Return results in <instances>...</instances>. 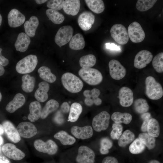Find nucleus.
Masks as SVG:
<instances>
[{"instance_id": "7ed1b4c3", "label": "nucleus", "mask_w": 163, "mask_h": 163, "mask_svg": "<svg viewBox=\"0 0 163 163\" xmlns=\"http://www.w3.org/2000/svg\"><path fill=\"white\" fill-rule=\"evenodd\" d=\"M78 73L83 80L90 85H97L103 80V77L101 73L94 68H82L79 71Z\"/></svg>"}, {"instance_id": "9d476101", "label": "nucleus", "mask_w": 163, "mask_h": 163, "mask_svg": "<svg viewBox=\"0 0 163 163\" xmlns=\"http://www.w3.org/2000/svg\"><path fill=\"white\" fill-rule=\"evenodd\" d=\"M95 157L94 151L85 145L80 146L75 158L77 163H94Z\"/></svg>"}, {"instance_id": "4be33fe9", "label": "nucleus", "mask_w": 163, "mask_h": 163, "mask_svg": "<svg viewBox=\"0 0 163 163\" xmlns=\"http://www.w3.org/2000/svg\"><path fill=\"white\" fill-rule=\"evenodd\" d=\"M49 89L50 85L47 82H42L39 84L38 88L34 94V97L38 101L43 102L47 100Z\"/></svg>"}, {"instance_id": "6e6d98bb", "label": "nucleus", "mask_w": 163, "mask_h": 163, "mask_svg": "<svg viewBox=\"0 0 163 163\" xmlns=\"http://www.w3.org/2000/svg\"><path fill=\"white\" fill-rule=\"evenodd\" d=\"M0 163H10L9 160L5 156H0Z\"/></svg>"}, {"instance_id": "dca6fc26", "label": "nucleus", "mask_w": 163, "mask_h": 163, "mask_svg": "<svg viewBox=\"0 0 163 163\" xmlns=\"http://www.w3.org/2000/svg\"><path fill=\"white\" fill-rule=\"evenodd\" d=\"M8 24L12 27H18L22 24L25 20V16L15 8L12 9L8 16Z\"/></svg>"}, {"instance_id": "473e14b6", "label": "nucleus", "mask_w": 163, "mask_h": 163, "mask_svg": "<svg viewBox=\"0 0 163 163\" xmlns=\"http://www.w3.org/2000/svg\"><path fill=\"white\" fill-rule=\"evenodd\" d=\"M85 1L89 9L95 13H101L104 10L105 5L102 0H85Z\"/></svg>"}, {"instance_id": "a18cd8bd", "label": "nucleus", "mask_w": 163, "mask_h": 163, "mask_svg": "<svg viewBox=\"0 0 163 163\" xmlns=\"http://www.w3.org/2000/svg\"><path fill=\"white\" fill-rule=\"evenodd\" d=\"M112 130L110 133L111 138L113 139H119L122 134L123 126L120 124L113 123Z\"/></svg>"}, {"instance_id": "f8f14e48", "label": "nucleus", "mask_w": 163, "mask_h": 163, "mask_svg": "<svg viewBox=\"0 0 163 163\" xmlns=\"http://www.w3.org/2000/svg\"><path fill=\"white\" fill-rule=\"evenodd\" d=\"M2 151L4 154L9 158L14 160H19L25 156V153L11 143H7L2 146Z\"/></svg>"}, {"instance_id": "aec40b11", "label": "nucleus", "mask_w": 163, "mask_h": 163, "mask_svg": "<svg viewBox=\"0 0 163 163\" xmlns=\"http://www.w3.org/2000/svg\"><path fill=\"white\" fill-rule=\"evenodd\" d=\"M25 98L23 94L20 93L16 94L13 99L6 105V110L12 113L24 105L25 102Z\"/></svg>"}, {"instance_id": "c756f323", "label": "nucleus", "mask_w": 163, "mask_h": 163, "mask_svg": "<svg viewBox=\"0 0 163 163\" xmlns=\"http://www.w3.org/2000/svg\"><path fill=\"white\" fill-rule=\"evenodd\" d=\"M22 81L21 88L23 91L27 93H30L33 91L35 83V79L34 77L25 74L22 76Z\"/></svg>"}, {"instance_id": "052dcab7", "label": "nucleus", "mask_w": 163, "mask_h": 163, "mask_svg": "<svg viewBox=\"0 0 163 163\" xmlns=\"http://www.w3.org/2000/svg\"><path fill=\"white\" fill-rule=\"evenodd\" d=\"M148 163H160L158 161L155 160H153L150 161Z\"/></svg>"}, {"instance_id": "e433bc0d", "label": "nucleus", "mask_w": 163, "mask_h": 163, "mask_svg": "<svg viewBox=\"0 0 163 163\" xmlns=\"http://www.w3.org/2000/svg\"><path fill=\"white\" fill-rule=\"evenodd\" d=\"M96 59L95 56L91 54H88L81 57L79 61L80 66L82 68H90L96 64Z\"/></svg>"}, {"instance_id": "f704fd0d", "label": "nucleus", "mask_w": 163, "mask_h": 163, "mask_svg": "<svg viewBox=\"0 0 163 163\" xmlns=\"http://www.w3.org/2000/svg\"><path fill=\"white\" fill-rule=\"evenodd\" d=\"M148 133L154 137H158L160 134V128L158 121L154 118H151L149 120L147 126Z\"/></svg>"}, {"instance_id": "5fc2aeb1", "label": "nucleus", "mask_w": 163, "mask_h": 163, "mask_svg": "<svg viewBox=\"0 0 163 163\" xmlns=\"http://www.w3.org/2000/svg\"><path fill=\"white\" fill-rule=\"evenodd\" d=\"M141 117L143 120L151 118L150 113L148 112L142 113L141 116Z\"/></svg>"}, {"instance_id": "49530a36", "label": "nucleus", "mask_w": 163, "mask_h": 163, "mask_svg": "<svg viewBox=\"0 0 163 163\" xmlns=\"http://www.w3.org/2000/svg\"><path fill=\"white\" fill-rule=\"evenodd\" d=\"M64 2L63 0H50L47 1L46 5L50 9L57 11L63 8Z\"/></svg>"}, {"instance_id": "ddd939ff", "label": "nucleus", "mask_w": 163, "mask_h": 163, "mask_svg": "<svg viewBox=\"0 0 163 163\" xmlns=\"http://www.w3.org/2000/svg\"><path fill=\"white\" fill-rule=\"evenodd\" d=\"M153 55L150 51L143 50L139 52L136 55L134 62L135 67L142 69L145 67L152 61Z\"/></svg>"}, {"instance_id": "20e7f679", "label": "nucleus", "mask_w": 163, "mask_h": 163, "mask_svg": "<svg viewBox=\"0 0 163 163\" xmlns=\"http://www.w3.org/2000/svg\"><path fill=\"white\" fill-rule=\"evenodd\" d=\"M37 63V56L34 55H29L18 62L16 66V69L20 74L30 73L34 70Z\"/></svg>"}, {"instance_id": "b1692460", "label": "nucleus", "mask_w": 163, "mask_h": 163, "mask_svg": "<svg viewBox=\"0 0 163 163\" xmlns=\"http://www.w3.org/2000/svg\"><path fill=\"white\" fill-rule=\"evenodd\" d=\"M42 108L40 103L37 101L31 102L29 105L30 113L28 116V119L31 122L38 120L41 115Z\"/></svg>"}, {"instance_id": "4c0bfd02", "label": "nucleus", "mask_w": 163, "mask_h": 163, "mask_svg": "<svg viewBox=\"0 0 163 163\" xmlns=\"http://www.w3.org/2000/svg\"><path fill=\"white\" fill-rule=\"evenodd\" d=\"M83 94L86 97L92 99L96 105H100L101 104L102 101L98 97L101 94L100 91L98 89L94 88L91 90H86L84 91Z\"/></svg>"}, {"instance_id": "393cba45", "label": "nucleus", "mask_w": 163, "mask_h": 163, "mask_svg": "<svg viewBox=\"0 0 163 163\" xmlns=\"http://www.w3.org/2000/svg\"><path fill=\"white\" fill-rule=\"evenodd\" d=\"M39 24L38 18L35 16H32L29 20L26 21L24 24L26 34L29 37H33Z\"/></svg>"}, {"instance_id": "2f4dec72", "label": "nucleus", "mask_w": 163, "mask_h": 163, "mask_svg": "<svg viewBox=\"0 0 163 163\" xmlns=\"http://www.w3.org/2000/svg\"><path fill=\"white\" fill-rule=\"evenodd\" d=\"M40 77L43 80L50 83L54 82L56 79L55 75L52 73L50 69L46 66H42L38 70Z\"/></svg>"}, {"instance_id": "6e6552de", "label": "nucleus", "mask_w": 163, "mask_h": 163, "mask_svg": "<svg viewBox=\"0 0 163 163\" xmlns=\"http://www.w3.org/2000/svg\"><path fill=\"white\" fill-rule=\"evenodd\" d=\"M34 146L37 151L50 155L55 154L58 150L57 145L51 139H49L46 142L41 139H37L34 142Z\"/></svg>"}, {"instance_id": "58836bf2", "label": "nucleus", "mask_w": 163, "mask_h": 163, "mask_svg": "<svg viewBox=\"0 0 163 163\" xmlns=\"http://www.w3.org/2000/svg\"><path fill=\"white\" fill-rule=\"evenodd\" d=\"M134 107L135 111L139 114L147 112L149 108L147 101L142 98L137 99L135 101Z\"/></svg>"}, {"instance_id": "4d7b16f0", "label": "nucleus", "mask_w": 163, "mask_h": 163, "mask_svg": "<svg viewBox=\"0 0 163 163\" xmlns=\"http://www.w3.org/2000/svg\"><path fill=\"white\" fill-rule=\"evenodd\" d=\"M5 72V69L3 66L0 65V76L3 75Z\"/></svg>"}, {"instance_id": "603ef678", "label": "nucleus", "mask_w": 163, "mask_h": 163, "mask_svg": "<svg viewBox=\"0 0 163 163\" xmlns=\"http://www.w3.org/2000/svg\"><path fill=\"white\" fill-rule=\"evenodd\" d=\"M150 119H147L143 120L144 121L141 127V130L142 131L145 132L147 131L148 123Z\"/></svg>"}, {"instance_id": "680f3d73", "label": "nucleus", "mask_w": 163, "mask_h": 163, "mask_svg": "<svg viewBox=\"0 0 163 163\" xmlns=\"http://www.w3.org/2000/svg\"><path fill=\"white\" fill-rule=\"evenodd\" d=\"M3 139L2 137L0 135V145H1L3 142Z\"/></svg>"}, {"instance_id": "09e8293b", "label": "nucleus", "mask_w": 163, "mask_h": 163, "mask_svg": "<svg viewBox=\"0 0 163 163\" xmlns=\"http://www.w3.org/2000/svg\"><path fill=\"white\" fill-rule=\"evenodd\" d=\"M2 49L0 47V65L3 66H6L9 63L8 60L2 54Z\"/></svg>"}, {"instance_id": "f03ea898", "label": "nucleus", "mask_w": 163, "mask_h": 163, "mask_svg": "<svg viewBox=\"0 0 163 163\" xmlns=\"http://www.w3.org/2000/svg\"><path fill=\"white\" fill-rule=\"evenodd\" d=\"M145 94L151 100H157L163 95L161 85L152 76H149L145 80Z\"/></svg>"}, {"instance_id": "0e129e2a", "label": "nucleus", "mask_w": 163, "mask_h": 163, "mask_svg": "<svg viewBox=\"0 0 163 163\" xmlns=\"http://www.w3.org/2000/svg\"><path fill=\"white\" fill-rule=\"evenodd\" d=\"M2 95L1 92H0V102L2 100Z\"/></svg>"}, {"instance_id": "3c124183", "label": "nucleus", "mask_w": 163, "mask_h": 163, "mask_svg": "<svg viewBox=\"0 0 163 163\" xmlns=\"http://www.w3.org/2000/svg\"><path fill=\"white\" fill-rule=\"evenodd\" d=\"M105 46L107 49L117 51L120 50V48L114 43H107L105 44Z\"/></svg>"}, {"instance_id": "c03bdc74", "label": "nucleus", "mask_w": 163, "mask_h": 163, "mask_svg": "<svg viewBox=\"0 0 163 163\" xmlns=\"http://www.w3.org/2000/svg\"><path fill=\"white\" fill-rule=\"evenodd\" d=\"M113 145L112 142L108 138H102L100 142V153L103 155L107 154L109 152V149L112 147Z\"/></svg>"}, {"instance_id": "c85d7f7f", "label": "nucleus", "mask_w": 163, "mask_h": 163, "mask_svg": "<svg viewBox=\"0 0 163 163\" xmlns=\"http://www.w3.org/2000/svg\"><path fill=\"white\" fill-rule=\"evenodd\" d=\"M59 103L54 99H51L48 101L41 111L40 118L45 119L51 113L56 110L59 107Z\"/></svg>"}, {"instance_id": "69168bd1", "label": "nucleus", "mask_w": 163, "mask_h": 163, "mask_svg": "<svg viewBox=\"0 0 163 163\" xmlns=\"http://www.w3.org/2000/svg\"></svg>"}, {"instance_id": "5701e85b", "label": "nucleus", "mask_w": 163, "mask_h": 163, "mask_svg": "<svg viewBox=\"0 0 163 163\" xmlns=\"http://www.w3.org/2000/svg\"><path fill=\"white\" fill-rule=\"evenodd\" d=\"M30 42V38L26 33H20L14 44L16 50L21 52H25L27 49Z\"/></svg>"}, {"instance_id": "a19ab883", "label": "nucleus", "mask_w": 163, "mask_h": 163, "mask_svg": "<svg viewBox=\"0 0 163 163\" xmlns=\"http://www.w3.org/2000/svg\"><path fill=\"white\" fill-rule=\"evenodd\" d=\"M145 148V145L139 138H137L130 145L129 150L131 153L136 154L142 152Z\"/></svg>"}, {"instance_id": "13d9d810", "label": "nucleus", "mask_w": 163, "mask_h": 163, "mask_svg": "<svg viewBox=\"0 0 163 163\" xmlns=\"http://www.w3.org/2000/svg\"><path fill=\"white\" fill-rule=\"evenodd\" d=\"M36 3L38 4H41L44 3L45 2H47V0H35Z\"/></svg>"}, {"instance_id": "ea45409f", "label": "nucleus", "mask_w": 163, "mask_h": 163, "mask_svg": "<svg viewBox=\"0 0 163 163\" xmlns=\"http://www.w3.org/2000/svg\"><path fill=\"white\" fill-rule=\"evenodd\" d=\"M139 139L149 149H152L155 147V139L148 133H142L139 134Z\"/></svg>"}, {"instance_id": "37998d69", "label": "nucleus", "mask_w": 163, "mask_h": 163, "mask_svg": "<svg viewBox=\"0 0 163 163\" xmlns=\"http://www.w3.org/2000/svg\"><path fill=\"white\" fill-rule=\"evenodd\" d=\"M163 53L157 54L152 61V65L154 69L158 72H163Z\"/></svg>"}, {"instance_id": "72a5a7b5", "label": "nucleus", "mask_w": 163, "mask_h": 163, "mask_svg": "<svg viewBox=\"0 0 163 163\" xmlns=\"http://www.w3.org/2000/svg\"><path fill=\"white\" fill-rule=\"evenodd\" d=\"M46 13L49 20L55 24H61L64 20V15L57 11L50 8L48 9L46 11Z\"/></svg>"}, {"instance_id": "79ce46f5", "label": "nucleus", "mask_w": 163, "mask_h": 163, "mask_svg": "<svg viewBox=\"0 0 163 163\" xmlns=\"http://www.w3.org/2000/svg\"><path fill=\"white\" fill-rule=\"evenodd\" d=\"M157 1L156 0H138L136 4V8L140 11H146L152 8Z\"/></svg>"}, {"instance_id": "de8ad7c7", "label": "nucleus", "mask_w": 163, "mask_h": 163, "mask_svg": "<svg viewBox=\"0 0 163 163\" xmlns=\"http://www.w3.org/2000/svg\"><path fill=\"white\" fill-rule=\"evenodd\" d=\"M102 163H119L115 158L113 156H107L102 160Z\"/></svg>"}, {"instance_id": "bb28decb", "label": "nucleus", "mask_w": 163, "mask_h": 163, "mask_svg": "<svg viewBox=\"0 0 163 163\" xmlns=\"http://www.w3.org/2000/svg\"><path fill=\"white\" fill-rule=\"evenodd\" d=\"M111 119L116 123H123L128 124L131 121L132 117L130 113H127L116 112L112 114Z\"/></svg>"}, {"instance_id": "a878e982", "label": "nucleus", "mask_w": 163, "mask_h": 163, "mask_svg": "<svg viewBox=\"0 0 163 163\" xmlns=\"http://www.w3.org/2000/svg\"><path fill=\"white\" fill-rule=\"evenodd\" d=\"M54 137L65 145H72L76 142L75 138L64 130L58 132L54 135Z\"/></svg>"}, {"instance_id": "bf43d9fd", "label": "nucleus", "mask_w": 163, "mask_h": 163, "mask_svg": "<svg viewBox=\"0 0 163 163\" xmlns=\"http://www.w3.org/2000/svg\"><path fill=\"white\" fill-rule=\"evenodd\" d=\"M4 132V129L2 125L0 124V135L3 134Z\"/></svg>"}, {"instance_id": "0eeeda50", "label": "nucleus", "mask_w": 163, "mask_h": 163, "mask_svg": "<svg viewBox=\"0 0 163 163\" xmlns=\"http://www.w3.org/2000/svg\"><path fill=\"white\" fill-rule=\"evenodd\" d=\"M110 115L106 111H104L95 116L92 121V126L94 130L100 132L106 130L110 122Z\"/></svg>"}, {"instance_id": "f257e3e1", "label": "nucleus", "mask_w": 163, "mask_h": 163, "mask_svg": "<svg viewBox=\"0 0 163 163\" xmlns=\"http://www.w3.org/2000/svg\"><path fill=\"white\" fill-rule=\"evenodd\" d=\"M64 88L72 93H77L82 89L84 84L82 80L74 74L69 72L64 73L61 77Z\"/></svg>"}, {"instance_id": "4468645a", "label": "nucleus", "mask_w": 163, "mask_h": 163, "mask_svg": "<svg viewBox=\"0 0 163 163\" xmlns=\"http://www.w3.org/2000/svg\"><path fill=\"white\" fill-rule=\"evenodd\" d=\"M16 129L20 136L25 138H29L35 136L37 132L35 126L28 122L20 123Z\"/></svg>"}, {"instance_id": "8fccbe9b", "label": "nucleus", "mask_w": 163, "mask_h": 163, "mask_svg": "<svg viewBox=\"0 0 163 163\" xmlns=\"http://www.w3.org/2000/svg\"><path fill=\"white\" fill-rule=\"evenodd\" d=\"M70 108V106L68 103L66 102H63L60 107L61 110L64 113H68L69 111Z\"/></svg>"}, {"instance_id": "1a4fd4ad", "label": "nucleus", "mask_w": 163, "mask_h": 163, "mask_svg": "<svg viewBox=\"0 0 163 163\" xmlns=\"http://www.w3.org/2000/svg\"><path fill=\"white\" fill-rule=\"evenodd\" d=\"M127 32L129 38L134 43L142 42L145 37L144 30L140 24L136 21H134L129 24Z\"/></svg>"}, {"instance_id": "423d86ee", "label": "nucleus", "mask_w": 163, "mask_h": 163, "mask_svg": "<svg viewBox=\"0 0 163 163\" xmlns=\"http://www.w3.org/2000/svg\"><path fill=\"white\" fill-rule=\"evenodd\" d=\"M74 30L70 25H66L61 27L58 30L54 40L57 45L61 47L68 43L72 37Z\"/></svg>"}, {"instance_id": "6ab92c4d", "label": "nucleus", "mask_w": 163, "mask_h": 163, "mask_svg": "<svg viewBox=\"0 0 163 163\" xmlns=\"http://www.w3.org/2000/svg\"><path fill=\"white\" fill-rule=\"evenodd\" d=\"M2 126L4 132L10 140L15 143L20 141L21 136L11 122L5 120L3 123Z\"/></svg>"}, {"instance_id": "e2e57ef3", "label": "nucleus", "mask_w": 163, "mask_h": 163, "mask_svg": "<svg viewBox=\"0 0 163 163\" xmlns=\"http://www.w3.org/2000/svg\"><path fill=\"white\" fill-rule=\"evenodd\" d=\"M2 16L0 14V26L1 25V24H2Z\"/></svg>"}, {"instance_id": "2eb2a0df", "label": "nucleus", "mask_w": 163, "mask_h": 163, "mask_svg": "<svg viewBox=\"0 0 163 163\" xmlns=\"http://www.w3.org/2000/svg\"><path fill=\"white\" fill-rule=\"evenodd\" d=\"M94 15L89 11H85L81 13L78 19L79 26L84 31L89 30L94 24Z\"/></svg>"}, {"instance_id": "9b49d317", "label": "nucleus", "mask_w": 163, "mask_h": 163, "mask_svg": "<svg viewBox=\"0 0 163 163\" xmlns=\"http://www.w3.org/2000/svg\"><path fill=\"white\" fill-rule=\"evenodd\" d=\"M109 72L111 77L116 80H119L125 76L126 70L118 60L113 59L110 60L108 63Z\"/></svg>"}, {"instance_id": "a211bd4d", "label": "nucleus", "mask_w": 163, "mask_h": 163, "mask_svg": "<svg viewBox=\"0 0 163 163\" xmlns=\"http://www.w3.org/2000/svg\"><path fill=\"white\" fill-rule=\"evenodd\" d=\"M118 94L120 103L122 106L129 107L133 104V95L130 88L127 87H122L119 90Z\"/></svg>"}, {"instance_id": "c9c22d12", "label": "nucleus", "mask_w": 163, "mask_h": 163, "mask_svg": "<svg viewBox=\"0 0 163 163\" xmlns=\"http://www.w3.org/2000/svg\"><path fill=\"white\" fill-rule=\"evenodd\" d=\"M135 138L134 133L129 130H126L118 139V144L121 147H124L132 142Z\"/></svg>"}, {"instance_id": "39448f33", "label": "nucleus", "mask_w": 163, "mask_h": 163, "mask_svg": "<svg viewBox=\"0 0 163 163\" xmlns=\"http://www.w3.org/2000/svg\"><path fill=\"white\" fill-rule=\"evenodd\" d=\"M110 33L113 40L120 45H125L129 41L127 30L121 24H116L113 25L110 29Z\"/></svg>"}, {"instance_id": "f3484780", "label": "nucleus", "mask_w": 163, "mask_h": 163, "mask_svg": "<svg viewBox=\"0 0 163 163\" xmlns=\"http://www.w3.org/2000/svg\"><path fill=\"white\" fill-rule=\"evenodd\" d=\"M71 132L76 138L82 139L90 138L93 135L92 128L89 125L82 127L76 126H73L71 128Z\"/></svg>"}, {"instance_id": "7c9ffc66", "label": "nucleus", "mask_w": 163, "mask_h": 163, "mask_svg": "<svg viewBox=\"0 0 163 163\" xmlns=\"http://www.w3.org/2000/svg\"><path fill=\"white\" fill-rule=\"evenodd\" d=\"M82 111V107L80 104L78 102L72 103L70 108L68 121L71 122L76 121L78 119Z\"/></svg>"}, {"instance_id": "864d4df0", "label": "nucleus", "mask_w": 163, "mask_h": 163, "mask_svg": "<svg viewBox=\"0 0 163 163\" xmlns=\"http://www.w3.org/2000/svg\"><path fill=\"white\" fill-rule=\"evenodd\" d=\"M84 102L85 104L87 106H92L94 104L93 100L89 98H86L85 99Z\"/></svg>"}, {"instance_id": "cd10ccee", "label": "nucleus", "mask_w": 163, "mask_h": 163, "mask_svg": "<svg viewBox=\"0 0 163 163\" xmlns=\"http://www.w3.org/2000/svg\"><path fill=\"white\" fill-rule=\"evenodd\" d=\"M85 45L83 37L80 33H77L73 36L69 43V47L74 50H82L84 47Z\"/></svg>"}, {"instance_id": "412c9836", "label": "nucleus", "mask_w": 163, "mask_h": 163, "mask_svg": "<svg viewBox=\"0 0 163 163\" xmlns=\"http://www.w3.org/2000/svg\"><path fill=\"white\" fill-rule=\"evenodd\" d=\"M80 5V0H64L63 9L66 14L75 16L78 13Z\"/></svg>"}]
</instances>
